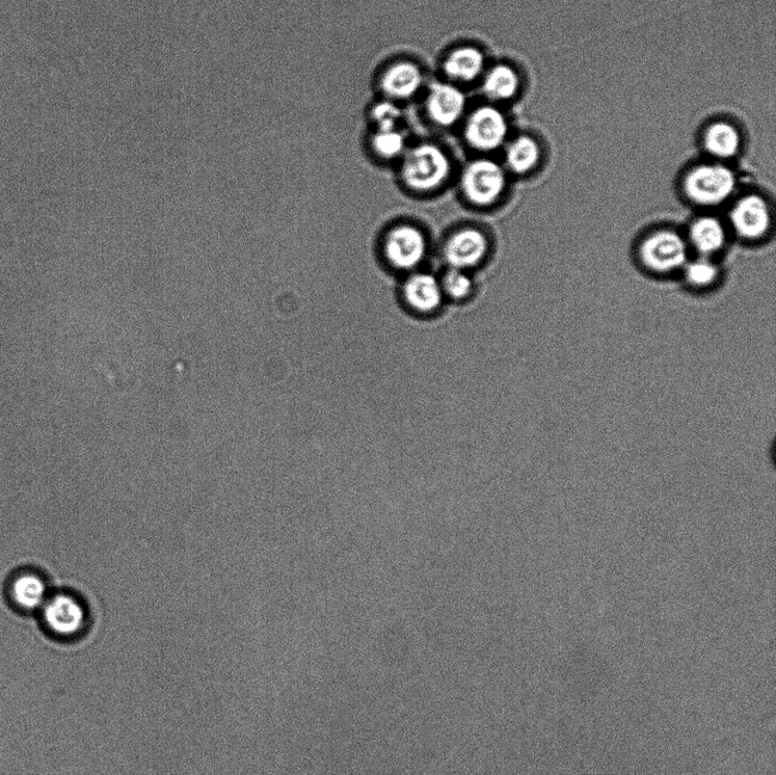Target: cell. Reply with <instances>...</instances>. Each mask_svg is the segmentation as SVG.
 I'll use <instances>...</instances> for the list:
<instances>
[{"label":"cell","mask_w":776,"mask_h":775,"mask_svg":"<svg viewBox=\"0 0 776 775\" xmlns=\"http://www.w3.org/2000/svg\"><path fill=\"white\" fill-rule=\"evenodd\" d=\"M487 252L488 240L483 232L463 229L449 238L444 255L452 269L465 271L483 262Z\"/></svg>","instance_id":"cell-10"},{"label":"cell","mask_w":776,"mask_h":775,"mask_svg":"<svg viewBox=\"0 0 776 775\" xmlns=\"http://www.w3.org/2000/svg\"><path fill=\"white\" fill-rule=\"evenodd\" d=\"M508 126L504 114L493 106L478 107L465 126V140L480 152L499 148L507 137Z\"/></svg>","instance_id":"cell-6"},{"label":"cell","mask_w":776,"mask_h":775,"mask_svg":"<svg viewBox=\"0 0 776 775\" xmlns=\"http://www.w3.org/2000/svg\"><path fill=\"white\" fill-rule=\"evenodd\" d=\"M404 296L414 310L433 312L441 305L444 291L441 283L433 275L416 274L407 280Z\"/></svg>","instance_id":"cell-12"},{"label":"cell","mask_w":776,"mask_h":775,"mask_svg":"<svg viewBox=\"0 0 776 775\" xmlns=\"http://www.w3.org/2000/svg\"><path fill=\"white\" fill-rule=\"evenodd\" d=\"M690 242L702 255L710 256L726 246L727 231L716 218L695 220L690 228Z\"/></svg>","instance_id":"cell-14"},{"label":"cell","mask_w":776,"mask_h":775,"mask_svg":"<svg viewBox=\"0 0 776 775\" xmlns=\"http://www.w3.org/2000/svg\"><path fill=\"white\" fill-rule=\"evenodd\" d=\"M372 145L379 156L392 159L404 153L405 140L396 130H379L374 135Z\"/></svg>","instance_id":"cell-19"},{"label":"cell","mask_w":776,"mask_h":775,"mask_svg":"<svg viewBox=\"0 0 776 775\" xmlns=\"http://www.w3.org/2000/svg\"><path fill=\"white\" fill-rule=\"evenodd\" d=\"M49 595L45 577L34 570H23L13 574L8 584L9 602L22 614H38Z\"/></svg>","instance_id":"cell-8"},{"label":"cell","mask_w":776,"mask_h":775,"mask_svg":"<svg viewBox=\"0 0 776 775\" xmlns=\"http://www.w3.org/2000/svg\"><path fill=\"white\" fill-rule=\"evenodd\" d=\"M400 117L398 107L390 101L379 102L372 111V118L379 130H395Z\"/></svg>","instance_id":"cell-22"},{"label":"cell","mask_w":776,"mask_h":775,"mask_svg":"<svg viewBox=\"0 0 776 775\" xmlns=\"http://www.w3.org/2000/svg\"><path fill=\"white\" fill-rule=\"evenodd\" d=\"M37 616L46 635L61 644L82 639L90 623L86 604L65 592L50 593Z\"/></svg>","instance_id":"cell-1"},{"label":"cell","mask_w":776,"mask_h":775,"mask_svg":"<svg viewBox=\"0 0 776 775\" xmlns=\"http://www.w3.org/2000/svg\"><path fill=\"white\" fill-rule=\"evenodd\" d=\"M484 66L483 52L474 47H461L450 53L444 69L449 77L471 83L483 72Z\"/></svg>","instance_id":"cell-15"},{"label":"cell","mask_w":776,"mask_h":775,"mask_svg":"<svg viewBox=\"0 0 776 775\" xmlns=\"http://www.w3.org/2000/svg\"><path fill=\"white\" fill-rule=\"evenodd\" d=\"M465 105V95L459 88L437 84L426 99V111L436 124L450 126L462 118Z\"/></svg>","instance_id":"cell-11"},{"label":"cell","mask_w":776,"mask_h":775,"mask_svg":"<svg viewBox=\"0 0 776 775\" xmlns=\"http://www.w3.org/2000/svg\"><path fill=\"white\" fill-rule=\"evenodd\" d=\"M730 221L738 235L756 240L768 232L772 213L764 198L756 195L745 196L733 206Z\"/></svg>","instance_id":"cell-9"},{"label":"cell","mask_w":776,"mask_h":775,"mask_svg":"<svg viewBox=\"0 0 776 775\" xmlns=\"http://www.w3.org/2000/svg\"><path fill=\"white\" fill-rule=\"evenodd\" d=\"M541 149L532 138L522 136L516 140L506 152V164L514 173L524 174L537 167Z\"/></svg>","instance_id":"cell-18"},{"label":"cell","mask_w":776,"mask_h":775,"mask_svg":"<svg viewBox=\"0 0 776 775\" xmlns=\"http://www.w3.org/2000/svg\"><path fill=\"white\" fill-rule=\"evenodd\" d=\"M738 130L725 122L713 124L706 132L705 147L708 153L718 158H731L740 148Z\"/></svg>","instance_id":"cell-16"},{"label":"cell","mask_w":776,"mask_h":775,"mask_svg":"<svg viewBox=\"0 0 776 775\" xmlns=\"http://www.w3.org/2000/svg\"><path fill=\"white\" fill-rule=\"evenodd\" d=\"M422 83V73L415 64L399 62L385 72L381 88L391 98L408 99L417 93Z\"/></svg>","instance_id":"cell-13"},{"label":"cell","mask_w":776,"mask_h":775,"mask_svg":"<svg viewBox=\"0 0 776 775\" xmlns=\"http://www.w3.org/2000/svg\"><path fill=\"white\" fill-rule=\"evenodd\" d=\"M737 185L732 170L718 165L701 166L693 169L684 180V192L689 199L703 206H716L727 202Z\"/></svg>","instance_id":"cell-3"},{"label":"cell","mask_w":776,"mask_h":775,"mask_svg":"<svg viewBox=\"0 0 776 775\" xmlns=\"http://www.w3.org/2000/svg\"><path fill=\"white\" fill-rule=\"evenodd\" d=\"M426 239L422 231L412 226L392 229L385 243L388 261L400 270H412L425 257Z\"/></svg>","instance_id":"cell-7"},{"label":"cell","mask_w":776,"mask_h":775,"mask_svg":"<svg viewBox=\"0 0 776 775\" xmlns=\"http://www.w3.org/2000/svg\"><path fill=\"white\" fill-rule=\"evenodd\" d=\"M718 275L717 265L707 258L695 259L686 269L687 280L694 287H707L716 281Z\"/></svg>","instance_id":"cell-20"},{"label":"cell","mask_w":776,"mask_h":775,"mask_svg":"<svg viewBox=\"0 0 776 775\" xmlns=\"http://www.w3.org/2000/svg\"><path fill=\"white\" fill-rule=\"evenodd\" d=\"M450 164L438 146L422 144L411 149L401 167V175L411 190L432 192L448 179Z\"/></svg>","instance_id":"cell-2"},{"label":"cell","mask_w":776,"mask_h":775,"mask_svg":"<svg viewBox=\"0 0 776 775\" xmlns=\"http://www.w3.org/2000/svg\"><path fill=\"white\" fill-rule=\"evenodd\" d=\"M472 286V280L464 270L452 269V267L441 283L444 293L453 300H463L469 296Z\"/></svg>","instance_id":"cell-21"},{"label":"cell","mask_w":776,"mask_h":775,"mask_svg":"<svg viewBox=\"0 0 776 775\" xmlns=\"http://www.w3.org/2000/svg\"><path fill=\"white\" fill-rule=\"evenodd\" d=\"M461 184L465 197L471 203L488 206L502 195L506 174L494 160L477 159L464 170Z\"/></svg>","instance_id":"cell-4"},{"label":"cell","mask_w":776,"mask_h":775,"mask_svg":"<svg viewBox=\"0 0 776 775\" xmlns=\"http://www.w3.org/2000/svg\"><path fill=\"white\" fill-rule=\"evenodd\" d=\"M520 87V78L511 66L500 64L493 68L484 84L486 95L494 100H508L514 97Z\"/></svg>","instance_id":"cell-17"},{"label":"cell","mask_w":776,"mask_h":775,"mask_svg":"<svg viewBox=\"0 0 776 775\" xmlns=\"http://www.w3.org/2000/svg\"><path fill=\"white\" fill-rule=\"evenodd\" d=\"M684 239L674 231H658L644 240L640 256L651 270L659 274L674 273L687 262Z\"/></svg>","instance_id":"cell-5"}]
</instances>
